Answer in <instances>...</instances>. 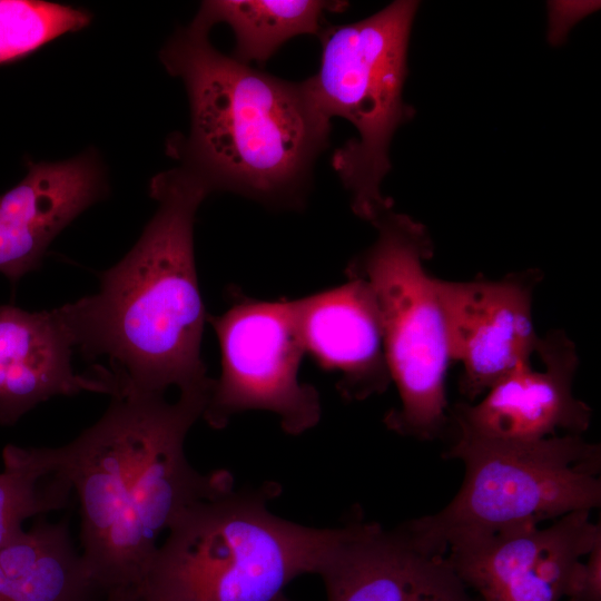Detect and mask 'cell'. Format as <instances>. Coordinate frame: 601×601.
Returning a JSON list of instances; mask_svg holds the SVG:
<instances>
[{
    "label": "cell",
    "instance_id": "44dd1931",
    "mask_svg": "<svg viewBox=\"0 0 601 601\" xmlns=\"http://www.w3.org/2000/svg\"><path fill=\"white\" fill-rule=\"evenodd\" d=\"M102 601H145L136 587H121L106 592Z\"/></svg>",
    "mask_w": 601,
    "mask_h": 601
},
{
    "label": "cell",
    "instance_id": "7a4b0ae2",
    "mask_svg": "<svg viewBox=\"0 0 601 601\" xmlns=\"http://www.w3.org/2000/svg\"><path fill=\"white\" fill-rule=\"evenodd\" d=\"M157 210L138 242L100 274L97 293L59 307L75 347L119 391L210 394L200 355L207 319L198 287L194 221L208 187L181 166L149 185ZM114 393V394H115ZM112 394V395H114Z\"/></svg>",
    "mask_w": 601,
    "mask_h": 601
},
{
    "label": "cell",
    "instance_id": "6da1fadb",
    "mask_svg": "<svg viewBox=\"0 0 601 601\" xmlns=\"http://www.w3.org/2000/svg\"><path fill=\"white\" fill-rule=\"evenodd\" d=\"M208 397L120 391L73 441L43 447L50 471L77 494L81 555L105 592L137 587L160 534L190 505L234 487L228 471L201 473L186 456Z\"/></svg>",
    "mask_w": 601,
    "mask_h": 601
},
{
    "label": "cell",
    "instance_id": "d6986e66",
    "mask_svg": "<svg viewBox=\"0 0 601 601\" xmlns=\"http://www.w3.org/2000/svg\"><path fill=\"white\" fill-rule=\"evenodd\" d=\"M89 12L40 0H0V63L21 59L90 23Z\"/></svg>",
    "mask_w": 601,
    "mask_h": 601
},
{
    "label": "cell",
    "instance_id": "e0dca14e",
    "mask_svg": "<svg viewBox=\"0 0 601 601\" xmlns=\"http://www.w3.org/2000/svg\"><path fill=\"white\" fill-rule=\"evenodd\" d=\"M344 1L209 0L196 19L213 28L226 23L235 36L233 57L244 63H265L286 41L300 35L318 37L325 14L346 8Z\"/></svg>",
    "mask_w": 601,
    "mask_h": 601
},
{
    "label": "cell",
    "instance_id": "8fae6325",
    "mask_svg": "<svg viewBox=\"0 0 601 601\" xmlns=\"http://www.w3.org/2000/svg\"><path fill=\"white\" fill-rule=\"evenodd\" d=\"M327 601H477L445 555L421 549L402 525L362 518L339 534L317 573Z\"/></svg>",
    "mask_w": 601,
    "mask_h": 601
},
{
    "label": "cell",
    "instance_id": "9a60e30c",
    "mask_svg": "<svg viewBox=\"0 0 601 601\" xmlns=\"http://www.w3.org/2000/svg\"><path fill=\"white\" fill-rule=\"evenodd\" d=\"M73 348L59 308L31 313L0 306V423L12 424L57 395L114 394L102 378L73 371Z\"/></svg>",
    "mask_w": 601,
    "mask_h": 601
},
{
    "label": "cell",
    "instance_id": "ba28073f",
    "mask_svg": "<svg viewBox=\"0 0 601 601\" xmlns=\"http://www.w3.org/2000/svg\"><path fill=\"white\" fill-rule=\"evenodd\" d=\"M207 321L221 359L201 417L210 427L220 430L234 415L253 410L276 415L289 435L318 424L319 393L298 378L305 351L293 300H259L233 292L228 309Z\"/></svg>",
    "mask_w": 601,
    "mask_h": 601
},
{
    "label": "cell",
    "instance_id": "ac0fdd59",
    "mask_svg": "<svg viewBox=\"0 0 601 601\" xmlns=\"http://www.w3.org/2000/svg\"><path fill=\"white\" fill-rule=\"evenodd\" d=\"M0 472V549L16 539L22 523L67 505L70 485L53 474L43 447L8 445Z\"/></svg>",
    "mask_w": 601,
    "mask_h": 601
},
{
    "label": "cell",
    "instance_id": "ffe728a7",
    "mask_svg": "<svg viewBox=\"0 0 601 601\" xmlns=\"http://www.w3.org/2000/svg\"><path fill=\"white\" fill-rule=\"evenodd\" d=\"M564 595L570 601H601V540L589 552L585 563H575Z\"/></svg>",
    "mask_w": 601,
    "mask_h": 601
},
{
    "label": "cell",
    "instance_id": "2e32d148",
    "mask_svg": "<svg viewBox=\"0 0 601 601\" xmlns=\"http://www.w3.org/2000/svg\"><path fill=\"white\" fill-rule=\"evenodd\" d=\"M8 601H93L91 578L66 522L40 521L0 549ZM106 593V592H105Z\"/></svg>",
    "mask_w": 601,
    "mask_h": 601
},
{
    "label": "cell",
    "instance_id": "4fadbf2b",
    "mask_svg": "<svg viewBox=\"0 0 601 601\" xmlns=\"http://www.w3.org/2000/svg\"><path fill=\"white\" fill-rule=\"evenodd\" d=\"M98 157L28 164L26 177L0 196V272L12 283L37 269L51 242L106 194Z\"/></svg>",
    "mask_w": 601,
    "mask_h": 601
},
{
    "label": "cell",
    "instance_id": "5bb4252c",
    "mask_svg": "<svg viewBox=\"0 0 601 601\" xmlns=\"http://www.w3.org/2000/svg\"><path fill=\"white\" fill-rule=\"evenodd\" d=\"M305 353L324 370L337 372V391L347 401L381 394L392 382L383 326L374 294L358 277L294 299Z\"/></svg>",
    "mask_w": 601,
    "mask_h": 601
},
{
    "label": "cell",
    "instance_id": "3957f363",
    "mask_svg": "<svg viewBox=\"0 0 601 601\" xmlns=\"http://www.w3.org/2000/svg\"><path fill=\"white\" fill-rule=\"evenodd\" d=\"M196 18L159 52L186 88L190 128L167 152L208 187L272 208H300L314 165L328 147L331 120L304 81L292 82L216 49Z\"/></svg>",
    "mask_w": 601,
    "mask_h": 601
},
{
    "label": "cell",
    "instance_id": "9c48e42d",
    "mask_svg": "<svg viewBox=\"0 0 601 601\" xmlns=\"http://www.w3.org/2000/svg\"><path fill=\"white\" fill-rule=\"evenodd\" d=\"M542 279L538 269L501 279L469 282L436 278L451 362L462 365L460 392L470 401L536 353L532 300Z\"/></svg>",
    "mask_w": 601,
    "mask_h": 601
},
{
    "label": "cell",
    "instance_id": "7402d4cb",
    "mask_svg": "<svg viewBox=\"0 0 601 601\" xmlns=\"http://www.w3.org/2000/svg\"><path fill=\"white\" fill-rule=\"evenodd\" d=\"M0 601H8L7 592H6V580L2 572V569L0 566Z\"/></svg>",
    "mask_w": 601,
    "mask_h": 601
},
{
    "label": "cell",
    "instance_id": "7c38bea8",
    "mask_svg": "<svg viewBox=\"0 0 601 601\" xmlns=\"http://www.w3.org/2000/svg\"><path fill=\"white\" fill-rule=\"evenodd\" d=\"M543 370L524 363L495 383L477 404L457 403L451 411L455 431L479 437L531 442L558 431H587L592 412L573 395L579 365L575 345L560 329L540 338Z\"/></svg>",
    "mask_w": 601,
    "mask_h": 601
},
{
    "label": "cell",
    "instance_id": "8992f818",
    "mask_svg": "<svg viewBox=\"0 0 601 601\" xmlns=\"http://www.w3.org/2000/svg\"><path fill=\"white\" fill-rule=\"evenodd\" d=\"M417 1L397 0L356 22L325 26L318 71L303 80L327 119L341 117L357 137L337 148L332 166L351 194L353 211L371 224L393 208L381 184L391 169L395 130L413 114L403 100L406 53Z\"/></svg>",
    "mask_w": 601,
    "mask_h": 601
},
{
    "label": "cell",
    "instance_id": "277c9868",
    "mask_svg": "<svg viewBox=\"0 0 601 601\" xmlns=\"http://www.w3.org/2000/svg\"><path fill=\"white\" fill-rule=\"evenodd\" d=\"M268 489L234 487L187 508L167 531L140 583L145 601H277L297 577L317 574L337 528L274 514Z\"/></svg>",
    "mask_w": 601,
    "mask_h": 601
},
{
    "label": "cell",
    "instance_id": "30bf717a",
    "mask_svg": "<svg viewBox=\"0 0 601 601\" xmlns=\"http://www.w3.org/2000/svg\"><path fill=\"white\" fill-rule=\"evenodd\" d=\"M590 511L568 513L553 525L528 523L463 539L446 559L481 601H559L575 563L601 540Z\"/></svg>",
    "mask_w": 601,
    "mask_h": 601
},
{
    "label": "cell",
    "instance_id": "5b68a950",
    "mask_svg": "<svg viewBox=\"0 0 601 601\" xmlns=\"http://www.w3.org/2000/svg\"><path fill=\"white\" fill-rule=\"evenodd\" d=\"M455 433L444 457L464 463L459 492L437 513L402 524L424 551L445 555L463 539L600 505L598 444L578 434L516 442Z\"/></svg>",
    "mask_w": 601,
    "mask_h": 601
},
{
    "label": "cell",
    "instance_id": "52a82bcc",
    "mask_svg": "<svg viewBox=\"0 0 601 601\" xmlns=\"http://www.w3.org/2000/svg\"><path fill=\"white\" fill-rule=\"evenodd\" d=\"M372 225L376 240L346 267L364 279L381 315L385 352L400 406L384 418L401 435L431 440L449 423L445 381L451 363L436 278L424 267L433 255L426 228L393 208Z\"/></svg>",
    "mask_w": 601,
    "mask_h": 601
},
{
    "label": "cell",
    "instance_id": "603a6c76",
    "mask_svg": "<svg viewBox=\"0 0 601 601\" xmlns=\"http://www.w3.org/2000/svg\"><path fill=\"white\" fill-rule=\"evenodd\" d=\"M277 601H293V600L288 599V598L284 594V595H283L282 598H279Z\"/></svg>",
    "mask_w": 601,
    "mask_h": 601
}]
</instances>
